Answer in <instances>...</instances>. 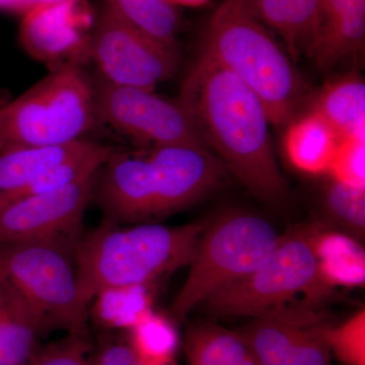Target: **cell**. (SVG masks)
Masks as SVG:
<instances>
[{
    "instance_id": "obj_20",
    "label": "cell",
    "mask_w": 365,
    "mask_h": 365,
    "mask_svg": "<svg viewBox=\"0 0 365 365\" xmlns=\"http://www.w3.org/2000/svg\"><path fill=\"white\" fill-rule=\"evenodd\" d=\"M184 350L190 365H259L241 333L215 324L190 327Z\"/></svg>"
},
{
    "instance_id": "obj_4",
    "label": "cell",
    "mask_w": 365,
    "mask_h": 365,
    "mask_svg": "<svg viewBox=\"0 0 365 365\" xmlns=\"http://www.w3.org/2000/svg\"><path fill=\"white\" fill-rule=\"evenodd\" d=\"M97 120L93 81L81 63L57 64L30 90L0 107V153L81 140Z\"/></svg>"
},
{
    "instance_id": "obj_6",
    "label": "cell",
    "mask_w": 365,
    "mask_h": 365,
    "mask_svg": "<svg viewBox=\"0 0 365 365\" xmlns=\"http://www.w3.org/2000/svg\"><path fill=\"white\" fill-rule=\"evenodd\" d=\"M317 225L281 235L272 254L254 272L220 288L201 302L215 318L263 316L304 292L313 299L330 290L314 253Z\"/></svg>"
},
{
    "instance_id": "obj_30",
    "label": "cell",
    "mask_w": 365,
    "mask_h": 365,
    "mask_svg": "<svg viewBox=\"0 0 365 365\" xmlns=\"http://www.w3.org/2000/svg\"><path fill=\"white\" fill-rule=\"evenodd\" d=\"M58 1L62 0H0V11L23 16L37 7Z\"/></svg>"
},
{
    "instance_id": "obj_27",
    "label": "cell",
    "mask_w": 365,
    "mask_h": 365,
    "mask_svg": "<svg viewBox=\"0 0 365 365\" xmlns=\"http://www.w3.org/2000/svg\"><path fill=\"white\" fill-rule=\"evenodd\" d=\"M365 138L340 139L328 174L333 179L365 185Z\"/></svg>"
},
{
    "instance_id": "obj_28",
    "label": "cell",
    "mask_w": 365,
    "mask_h": 365,
    "mask_svg": "<svg viewBox=\"0 0 365 365\" xmlns=\"http://www.w3.org/2000/svg\"><path fill=\"white\" fill-rule=\"evenodd\" d=\"M85 338L69 334L66 339L36 351L29 365H96L95 360L88 355Z\"/></svg>"
},
{
    "instance_id": "obj_7",
    "label": "cell",
    "mask_w": 365,
    "mask_h": 365,
    "mask_svg": "<svg viewBox=\"0 0 365 365\" xmlns=\"http://www.w3.org/2000/svg\"><path fill=\"white\" fill-rule=\"evenodd\" d=\"M71 244L53 240L0 246V273L50 328L86 337L88 307L79 294Z\"/></svg>"
},
{
    "instance_id": "obj_1",
    "label": "cell",
    "mask_w": 365,
    "mask_h": 365,
    "mask_svg": "<svg viewBox=\"0 0 365 365\" xmlns=\"http://www.w3.org/2000/svg\"><path fill=\"white\" fill-rule=\"evenodd\" d=\"M180 103L208 148L263 202L279 204L287 187L274 157L267 109L225 67L201 56L182 83Z\"/></svg>"
},
{
    "instance_id": "obj_23",
    "label": "cell",
    "mask_w": 365,
    "mask_h": 365,
    "mask_svg": "<svg viewBox=\"0 0 365 365\" xmlns=\"http://www.w3.org/2000/svg\"><path fill=\"white\" fill-rule=\"evenodd\" d=\"M129 331L128 343L143 365H168L172 361L179 339L167 319L150 311Z\"/></svg>"
},
{
    "instance_id": "obj_9",
    "label": "cell",
    "mask_w": 365,
    "mask_h": 365,
    "mask_svg": "<svg viewBox=\"0 0 365 365\" xmlns=\"http://www.w3.org/2000/svg\"><path fill=\"white\" fill-rule=\"evenodd\" d=\"M93 85L98 119L120 133L153 146L208 148L193 118L179 101L165 100L153 91L112 85L103 78Z\"/></svg>"
},
{
    "instance_id": "obj_24",
    "label": "cell",
    "mask_w": 365,
    "mask_h": 365,
    "mask_svg": "<svg viewBox=\"0 0 365 365\" xmlns=\"http://www.w3.org/2000/svg\"><path fill=\"white\" fill-rule=\"evenodd\" d=\"M93 300L96 317L111 328L129 330L151 311L150 294L143 285L103 290Z\"/></svg>"
},
{
    "instance_id": "obj_17",
    "label": "cell",
    "mask_w": 365,
    "mask_h": 365,
    "mask_svg": "<svg viewBox=\"0 0 365 365\" xmlns=\"http://www.w3.org/2000/svg\"><path fill=\"white\" fill-rule=\"evenodd\" d=\"M340 137L319 113L312 111L290 122L285 150L290 163L309 174L329 173Z\"/></svg>"
},
{
    "instance_id": "obj_25",
    "label": "cell",
    "mask_w": 365,
    "mask_h": 365,
    "mask_svg": "<svg viewBox=\"0 0 365 365\" xmlns=\"http://www.w3.org/2000/svg\"><path fill=\"white\" fill-rule=\"evenodd\" d=\"M329 218L355 241L364 237L365 185L333 179L325 191Z\"/></svg>"
},
{
    "instance_id": "obj_29",
    "label": "cell",
    "mask_w": 365,
    "mask_h": 365,
    "mask_svg": "<svg viewBox=\"0 0 365 365\" xmlns=\"http://www.w3.org/2000/svg\"><path fill=\"white\" fill-rule=\"evenodd\" d=\"M96 365H143L129 343L110 342L93 357Z\"/></svg>"
},
{
    "instance_id": "obj_12",
    "label": "cell",
    "mask_w": 365,
    "mask_h": 365,
    "mask_svg": "<svg viewBox=\"0 0 365 365\" xmlns=\"http://www.w3.org/2000/svg\"><path fill=\"white\" fill-rule=\"evenodd\" d=\"M148 158L153 220L197 202L215 189L223 176L225 167L207 148L153 146Z\"/></svg>"
},
{
    "instance_id": "obj_15",
    "label": "cell",
    "mask_w": 365,
    "mask_h": 365,
    "mask_svg": "<svg viewBox=\"0 0 365 365\" xmlns=\"http://www.w3.org/2000/svg\"><path fill=\"white\" fill-rule=\"evenodd\" d=\"M51 330L47 322L4 277L0 282V365H25L40 336Z\"/></svg>"
},
{
    "instance_id": "obj_5",
    "label": "cell",
    "mask_w": 365,
    "mask_h": 365,
    "mask_svg": "<svg viewBox=\"0 0 365 365\" xmlns=\"http://www.w3.org/2000/svg\"><path fill=\"white\" fill-rule=\"evenodd\" d=\"M280 237L267 220L241 211L208 220L188 277L170 304L172 316L182 321L209 295L254 272Z\"/></svg>"
},
{
    "instance_id": "obj_22",
    "label": "cell",
    "mask_w": 365,
    "mask_h": 365,
    "mask_svg": "<svg viewBox=\"0 0 365 365\" xmlns=\"http://www.w3.org/2000/svg\"><path fill=\"white\" fill-rule=\"evenodd\" d=\"M120 16L160 44L178 50L180 16L168 0H106Z\"/></svg>"
},
{
    "instance_id": "obj_11",
    "label": "cell",
    "mask_w": 365,
    "mask_h": 365,
    "mask_svg": "<svg viewBox=\"0 0 365 365\" xmlns=\"http://www.w3.org/2000/svg\"><path fill=\"white\" fill-rule=\"evenodd\" d=\"M327 328L311 311L277 309L239 332L259 365H331Z\"/></svg>"
},
{
    "instance_id": "obj_3",
    "label": "cell",
    "mask_w": 365,
    "mask_h": 365,
    "mask_svg": "<svg viewBox=\"0 0 365 365\" xmlns=\"http://www.w3.org/2000/svg\"><path fill=\"white\" fill-rule=\"evenodd\" d=\"M205 57L234 73L258 95L271 123L294 121L304 83L285 53L258 20L249 0H225L209 21Z\"/></svg>"
},
{
    "instance_id": "obj_21",
    "label": "cell",
    "mask_w": 365,
    "mask_h": 365,
    "mask_svg": "<svg viewBox=\"0 0 365 365\" xmlns=\"http://www.w3.org/2000/svg\"><path fill=\"white\" fill-rule=\"evenodd\" d=\"M314 247L319 274L329 287L364 284V252L359 242L345 234L324 232L317 225Z\"/></svg>"
},
{
    "instance_id": "obj_2",
    "label": "cell",
    "mask_w": 365,
    "mask_h": 365,
    "mask_svg": "<svg viewBox=\"0 0 365 365\" xmlns=\"http://www.w3.org/2000/svg\"><path fill=\"white\" fill-rule=\"evenodd\" d=\"M208 220L165 227L144 223L130 228L105 225L74 245L79 294L90 306L101 292L146 287L190 265Z\"/></svg>"
},
{
    "instance_id": "obj_14",
    "label": "cell",
    "mask_w": 365,
    "mask_h": 365,
    "mask_svg": "<svg viewBox=\"0 0 365 365\" xmlns=\"http://www.w3.org/2000/svg\"><path fill=\"white\" fill-rule=\"evenodd\" d=\"M365 0H319L318 19L309 46L319 68L335 66L364 48Z\"/></svg>"
},
{
    "instance_id": "obj_18",
    "label": "cell",
    "mask_w": 365,
    "mask_h": 365,
    "mask_svg": "<svg viewBox=\"0 0 365 365\" xmlns=\"http://www.w3.org/2000/svg\"><path fill=\"white\" fill-rule=\"evenodd\" d=\"M313 111L319 113L340 137L365 138V85L350 73L326 86Z\"/></svg>"
},
{
    "instance_id": "obj_31",
    "label": "cell",
    "mask_w": 365,
    "mask_h": 365,
    "mask_svg": "<svg viewBox=\"0 0 365 365\" xmlns=\"http://www.w3.org/2000/svg\"><path fill=\"white\" fill-rule=\"evenodd\" d=\"M175 6L199 7L207 4L209 0H168Z\"/></svg>"
},
{
    "instance_id": "obj_19",
    "label": "cell",
    "mask_w": 365,
    "mask_h": 365,
    "mask_svg": "<svg viewBox=\"0 0 365 365\" xmlns=\"http://www.w3.org/2000/svg\"><path fill=\"white\" fill-rule=\"evenodd\" d=\"M255 16L279 34L297 57L309 52L318 19L319 0H249Z\"/></svg>"
},
{
    "instance_id": "obj_13",
    "label": "cell",
    "mask_w": 365,
    "mask_h": 365,
    "mask_svg": "<svg viewBox=\"0 0 365 365\" xmlns=\"http://www.w3.org/2000/svg\"><path fill=\"white\" fill-rule=\"evenodd\" d=\"M93 23L86 0H62L23 16L19 37L25 51L38 61L55 66L81 63L88 58Z\"/></svg>"
},
{
    "instance_id": "obj_10",
    "label": "cell",
    "mask_w": 365,
    "mask_h": 365,
    "mask_svg": "<svg viewBox=\"0 0 365 365\" xmlns=\"http://www.w3.org/2000/svg\"><path fill=\"white\" fill-rule=\"evenodd\" d=\"M97 174L0 209V246L67 240L78 232Z\"/></svg>"
},
{
    "instance_id": "obj_26",
    "label": "cell",
    "mask_w": 365,
    "mask_h": 365,
    "mask_svg": "<svg viewBox=\"0 0 365 365\" xmlns=\"http://www.w3.org/2000/svg\"><path fill=\"white\" fill-rule=\"evenodd\" d=\"M331 352L345 365H365V311H359L343 325L327 328Z\"/></svg>"
},
{
    "instance_id": "obj_16",
    "label": "cell",
    "mask_w": 365,
    "mask_h": 365,
    "mask_svg": "<svg viewBox=\"0 0 365 365\" xmlns=\"http://www.w3.org/2000/svg\"><path fill=\"white\" fill-rule=\"evenodd\" d=\"M90 140L57 146L14 148L0 153V209L14 202L21 190L40 173L76 155Z\"/></svg>"
},
{
    "instance_id": "obj_8",
    "label": "cell",
    "mask_w": 365,
    "mask_h": 365,
    "mask_svg": "<svg viewBox=\"0 0 365 365\" xmlns=\"http://www.w3.org/2000/svg\"><path fill=\"white\" fill-rule=\"evenodd\" d=\"M88 55L108 83L148 91L172 78L179 64L178 50L141 32L106 0L91 29Z\"/></svg>"
}]
</instances>
